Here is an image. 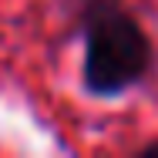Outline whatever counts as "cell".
<instances>
[{
  "mask_svg": "<svg viewBox=\"0 0 158 158\" xmlns=\"http://www.w3.org/2000/svg\"><path fill=\"white\" fill-rule=\"evenodd\" d=\"M71 10L84 40L81 88L91 98H125L158 71L155 40L125 0H71Z\"/></svg>",
  "mask_w": 158,
  "mask_h": 158,
  "instance_id": "obj_1",
  "label": "cell"
},
{
  "mask_svg": "<svg viewBox=\"0 0 158 158\" xmlns=\"http://www.w3.org/2000/svg\"><path fill=\"white\" fill-rule=\"evenodd\" d=\"M138 155H158V138L145 141V145H138Z\"/></svg>",
  "mask_w": 158,
  "mask_h": 158,
  "instance_id": "obj_2",
  "label": "cell"
}]
</instances>
